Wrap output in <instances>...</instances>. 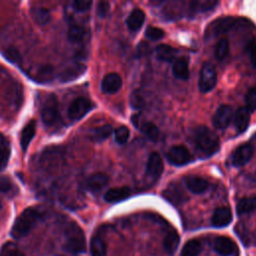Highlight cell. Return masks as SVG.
<instances>
[{"label": "cell", "instance_id": "obj_21", "mask_svg": "<svg viewBox=\"0 0 256 256\" xmlns=\"http://www.w3.org/2000/svg\"><path fill=\"white\" fill-rule=\"evenodd\" d=\"M35 133H36V122L34 120H31L25 125V127L23 128L22 133H21L20 145H21V149L23 152H25L27 150Z\"/></svg>", "mask_w": 256, "mask_h": 256}, {"label": "cell", "instance_id": "obj_22", "mask_svg": "<svg viewBox=\"0 0 256 256\" xmlns=\"http://www.w3.org/2000/svg\"><path fill=\"white\" fill-rule=\"evenodd\" d=\"M145 21V13L141 9H134L126 20L127 27L130 31H138Z\"/></svg>", "mask_w": 256, "mask_h": 256}, {"label": "cell", "instance_id": "obj_10", "mask_svg": "<svg viewBox=\"0 0 256 256\" xmlns=\"http://www.w3.org/2000/svg\"><path fill=\"white\" fill-rule=\"evenodd\" d=\"M214 251L221 256H233L238 253V246L229 237L219 236L214 240L213 243Z\"/></svg>", "mask_w": 256, "mask_h": 256}, {"label": "cell", "instance_id": "obj_18", "mask_svg": "<svg viewBox=\"0 0 256 256\" xmlns=\"http://www.w3.org/2000/svg\"><path fill=\"white\" fill-rule=\"evenodd\" d=\"M109 182V177L107 174L105 173H95L93 175H91L87 182H86V186L87 189L91 192H98L101 189H103Z\"/></svg>", "mask_w": 256, "mask_h": 256}, {"label": "cell", "instance_id": "obj_20", "mask_svg": "<svg viewBox=\"0 0 256 256\" xmlns=\"http://www.w3.org/2000/svg\"><path fill=\"white\" fill-rule=\"evenodd\" d=\"M172 73L173 75L180 80H187L189 78V65L186 58H178L174 60L172 66Z\"/></svg>", "mask_w": 256, "mask_h": 256}, {"label": "cell", "instance_id": "obj_38", "mask_svg": "<svg viewBox=\"0 0 256 256\" xmlns=\"http://www.w3.org/2000/svg\"><path fill=\"white\" fill-rule=\"evenodd\" d=\"M130 104H131V107L136 109V110H140V109H142L144 107V105H145L144 98H143V96L141 95V93L138 90H135V91H133L131 93Z\"/></svg>", "mask_w": 256, "mask_h": 256}, {"label": "cell", "instance_id": "obj_12", "mask_svg": "<svg viewBox=\"0 0 256 256\" xmlns=\"http://www.w3.org/2000/svg\"><path fill=\"white\" fill-rule=\"evenodd\" d=\"M232 221V212L229 207L223 206V207H218L214 210L212 218H211V223L214 227L221 228L228 226Z\"/></svg>", "mask_w": 256, "mask_h": 256}, {"label": "cell", "instance_id": "obj_27", "mask_svg": "<svg viewBox=\"0 0 256 256\" xmlns=\"http://www.w3.org/2000/svg\"><path fill=\"white\" fill-rule=\"evenodd\" d=\"M136 126L150 140L157 141L159 139L160 131L155 124L151 122H142V123H138Z\"/></svg>", "mask_w": 256, "mask_h": 256}, {"label": "cell", "instance_id": "obj_3", "mask_svg": "<svg viewBox=\"0 0 256 256\" xmlns=\"http://www.w3.org/2000/svg\"><path fill=\"white\" fill-rule=\"evenodd\" d=\"M64 250L68 253L79 254L86 250V241L82 229L74 222L67 225L65 229Z\"/></svg>", "mask_w": 256, "mask_h": 256}, {"label": "cell", "instance_id": "obj_39", "mask_svg": "<svg viewBox=\"0 0 256 256\" xmlns=\"http://www.w3.org/2000/svg\"><path fill=\"white\" fill-rule=\"evenodd\" d=\"M246 102V108L251 113L256 110V87L251 88L245 98Z\"/></svg>", "mask_w": 256, "mask_h": 256}, {"label": "cell", "instance_id": "obj_9", "mask_svg": "<svg viewBox=\"0 0 256 256\" xmlns=\"http://www.w3.org/2000/svg\"><path fill=\"white\" fill-rule=\"evenodd\" d=\"M167 160L175 166H183L191 161V154L189 150L182 145H175L167 152Z\"/></svg>", "mask_w": 256, "mask_h": 256}, {"label": "cell", "instance_id": "obj_28", "mask_svg": "<svg viewBox=\"0 0 256 256\" xmlns=\"http://www.w3.org/2000/svg\"><path fill=\"white\" fill-rule=\"evenodd\" d=\"M202 245L197 239H191L185 243L182 248L181 256H198L201 252Z\"/></svg>", "mask_w": 256, "mask_h": 256}, {"label": "cell", "instance_id": "obj_17", "mask_svg": "<svg viewBox=\"0 0 256 256\" xmlns=\"http://www.w3.org/2000/svg\"><path fill=\"white\" fill-rule=\"evenodd\" d=\"M186 187L195 194H200L205 192L208 187L209 183L206 179L199 177V176H188L184 179Z\"/></svg>", "mask_w": 256, "mask_h": 256}, {"label": "cell", "instance_id": "obj_26", "mask_svg": "<svg viewBox=\"0 0 256 256\" xmlns=\"http://www.w3.org/2000/svg\"><path fill=\"white\" fill-rule=\"evenodd\" d=\"M179 242H180L179 234L176 231L172 230L166 234L163 240V248L169 255H173L176 249L178 248Z\"/></svg>", "mask_w": 256, "mask_h": 256}, {"label": "cell", "instance_id": "obj_33", "mask_svg": "<svg viewBox=\"0 0 256 256\" xmlns=\"http://www.w3.org/2000/svg\"><path fill=\"white\" fill-rule=\"evenodd\" d=\"M10 156V145L7 140L0 137V170H3L8 163Z\"/></svg>", "mask_w": 256, "mask_h": 256}, {"label": "cell", "instance_id": "obj_34", "mask_svg": "<svg viewBox=\"0 0 256 256\" xmlns=\"http://www.w3.org/2000/svg\"><path fill=\"white\" fill-rule=\"evenodd\" d=\"M228 53H229V42L226 38H222L215 45V49H214L215 57L218 60H224L227 57Z\"/></svg>", "mask_w": 256, "mask_h": 256}, {"label": "cell", "instance_id": "obj_42", "mask_svg": "<svg viewBox=\"0 0 256 256\" xmlns=\"http://www.w3.org/2000/svg\"><path fill=\"white\" fill-rule=\"evenodd\" d=\"M145 36L152 40V41H155V40H159L161 39L163 36H164V31L158 27H148L145 31Z\"/></svg>", "mask_w": 256, "mask_h": 256}, {"label": "cell", "instance_id": "obj_5", "mask_svg": "<svg viewBox=\"0 0 256 256\" xmlns=\"http://www.w3.org/2000/svg\"><path fill=\"white\" fill-rule=\"evenodd\" d=\"M217 83V73L215 66L209 62L205 63L200 71L198 87L203 93L211 91Z\"/></svg>", "mask_w": 256, "mask_h": 256}, {"label": "cell", "instance_id": "obj_41", "mask_svg": "<svg viewBox=\"0 0 256 256\" xmlns=\"http://www.w3.org/2000/svg\"><path fill=\"white\" fill-rule=\"evenodd\" d=\"M2 54L7 60H9L12 63H19L21 60V56H20L19 52L16 49H14L13 47L6 48L5 50L2 51Z\"/></svg>", "mask_w": 256, "mask_h": 256}, {"label": "cell", "instance_id": "obj_40", "mask_svg": "<svg viewBox=\"0 0 256 256\" xmlns=\"http://www.w3.org/2000/svg\"><path fill=\"white\" fill-rule=\"evenodd\" d=\"M15 186L13 182L7 177H0V193L9 195L14 193Z\"/></svg>", "mask_w": 256, "mask_h": 256}, {"label": "cell", "instance_id": "obj_37", "mask_svg": "<svg viewBox=\"0 0 256 256\" xmlns=\"http://www.w3.org/2000/svg\"><path fill=\"white\" fill-rule=\"evenodd\" d=\"M129 136H130V132H129V129L126 126H120L114 132L115 142L119 145L125 144L128 141Z\"/></svg>", "mask_w": 256, "mask_h": 256}, {"label": "cell", "instance_id": "obj_11", "mask_svg": "<svg viewBox=\"0 0 256 256\" xmlns=\"http://www.w3.org/2000/svg\"><path fill=\"white\" fill-rule=\"evenodd\" d=\"M253 155V148L250 144H242L238 146L230 157L231 164L234 167L244 166L249 162Z\"/></svg>", "mask_w": 256, "mask_h": 256}, {"label": "cell", "instance_id": "obj_29", "mask_svg": "<svg viewBox=\"0 0 256 256\" xmlns=\"http://www.w3.org/2000/svg\"><path fill=\"white\" fill-rule=\"evenodd\" d=\"M256 210V197L242 198L237 204V213L239 215L247 214Z\"/></svg>", "mask_w": 256, "mask_h": 256}, {"label": "cell", "instance_id": "obj_6", "mask_svg": "<svg viewBox=\"0 0 256 256\" xmlns=\"http://www.w3.org/2000/svg\"><path fill=\"white\" fill-rule=\"evenodd\" d=\"M236 23V19L231 16H225L218 18L214 21H212L208 27L206 28L205 31V37L208 38H213L216 36H219L223 33H226L230 29L233 28V26Z\"/></svg>", "mask_w": 256, "mask_h": 256}, {"label": "cell", "instance_id": "obj_7", "mask_svg": "<svg viewBox=\"0 0 256 256\" xmlns=\"http://www.w3.org/2000/svg\"><path fill=\"white\" fill-rule=\"evenodd\" d=\"M93 107L94 105L89 99L85 97H78L71 102L67 111L68 116L71 120H80L86 114H88L93 109Z\"/></svg>", "mask_w": 256, "mask_h": 256}, {"label": "cell", "instance_id": "obj_19", "mask_svg": "<svg viewBox=\"0 0 256 256\" xmlns=\"http://www.w3.org/2000/svg\"><path fill=\"white\" fill-rule=\"evenodd\" d=\"M86 70V66L81 63H76L69 66L66 70L62 71L59 75V80L61 82H68L73 81L80 77Z\"/></svg>", "mask_w": 256, "mask_h": 256}, {"label": "cell", "instance_id": "obj_23", "mask_svg": "<svg viewBox=\"0 0 256 256\" xmlns=\"http://www.w3.org/2000/svg\"><path fill=\"white\" fill-rule=\"evenodd\" d=\"M163 197H165L169 202L173 204H179L185 199V195L182 189L176 184L172 183L165 190H163Z\"/></svg>", "mask_w": 256, "mask_h": 256}, {"label": "cell", "instance_id": "obj_8", "mask_svg": "<svg viewBox=\"0 0 256 256\" xmlns=\"http://www.w3.org/2000/svg\"><path fill=\"white\" fill-rule=\"evenodd\" d=\"M234 111L231 106L227 104L220 105L217 110L215 111L213 117H212V123L216 129H225L227 128L231 121L233 120Z\"/></svg>", "mask_w": 256, "mask_h": 256}, {"label": "cell", "instance_id": "obj_16", "mask_svg": "<svg viewBox=\"0 0 256 256\" xmlns=\"http://www.w3.org/2000/svg\"><path fill=\"white\" fill-rule=\"evenodd\" d=\"M234 126L238 133H243L247 130L250 123V112L246 107H240L233 116Z\"/></svg>", "mask_w": 256, "mask_h": 256}, {"label": "cell", "instance_id": "obj_31", "mask_svg": "<svg viewBox=\"0 0 256 256\" xmlns=\"http://www.w3.org/2000/svg\"><path fill=\"white\" fill-rule=\"evenodd\" d=\"M112 126L109 124L100 126L95 128L92 132H91V139L94 142H101L106 140L111 134H112Z\"/></svg>", "mask_w": 256, "mask_h": 256}, {"label": "cell", "instance_id": "obj_32", "mask_svg": "<svg viewBox=\"0 0 256 256\" xmlns=\"http://www.w3.org/2000/svg\"><path fill=\"white\" fill-rule=\"evenodd\" d=\"M33 19L40 25H45L50 21L51 15L48 9L44 7H33L31 9Z\"/></svg>", "mask_w": 256, "mask_h": 256}, {"label": "cell", "instance_id": "obj_13", "mask_svg": "<svg viewBox=\"0 0 256 256\" xmlns=\"http://www.w3.org/2000/svg\"><path fill=\"white\" fill-rule=\"evenodd\" d=\"M122 86V78L117 73H108L101 81V90L106 94H114Z\"/></svg>", "mask_w": 256, "mask_h": 256}, {"label": "cell", "instance_id": "obj_30", "mask_svg": "<svg viewBox=\"0 0 256 256\" xmlns=\"http://www.w3.org/2000/svg\"><path fill=\"white\" fill-rule=\"evenodd\" d=\"M90 251L92 256H105L106 255V244L104 240L96 235L91 239Z\"/></svg>", "mask_w": 256, "mask_h": 256}, {"label": "cell", "instance_id": "obj_44", "mask_svg": "<svg viewBox=\"0 0 256 256\" xmlns=\"http://www.w3.org/2000/svg\"><path fill=\"white\" fill-rule=\"evenodd\" d=\"M246 51L250 58L251 63L253 64L254 67H256V42L253 40L250 41L246 46Z\"/></svg>", "mask_w": 256, "mask_h": 256}, {"label": "cell", "instance_id": "obj_47", "mask_svg": "<svg viewBox=\"0 0 256 256\" xmlns=\"http://www.w3.org/2000/svg\"><path fill=\"white\" fill-rule=\"evenodd\" d=\"M0 209H1V203H0Z\"/></svg>", "mask_w": 256, "mask_h": 256}, {"label": "cell", "instance_id": "obj_1", "mask_svg": "<svg viewBox=\"0 0 256 256\" xmlns=\"http://www.w3.org/2000/svg\"><path fill=\"white\" fill-rule=\"evenodd\" d=\"M193 142L203 157H211L220 148L218 136L206 126H198L193 133Z\"/></svg>", "mask_w": 256, "mask_h": 256}, {"label": "cell", "instance_id": "obj_14", "mask_svg": "<svg viewBox=\"0 0 256 256\" xmlns=\"http://www.w3.org/2000/svg\"><path fill=\"white\" fill-rule=\"evenodd\" d=\"M163 168L161 156L157 152L151 153L146 164V173L152 178H158L162 174Z\"/></svg>", "mask_w": 256, "mask_h": 256}, {"label": "cell", "instance_id": "obj_4", "mask_svg": "<svg viewBox=\"0 0 256 256\" xmlns=\"http://www.w3.org/2000/svg\"><path fill=\"white\" fill-rule=\"evenodd\" d=\"M41 120L46 127H53L60 121L59 105L54 95H50L46 99L41 109Z\"/></svg>", "mask_w": 256, "mask_h": 256}, {"label": "cell", "instance_id": "obj_15", "mask_svg": "<svg viewBox=\"0 0 256 256\" xmlns=\"http://www.w3.org/2000/svg\"><path fill=\"white\" fill-rule=\"evenodd\" d=\"M131 195V189L127 186L114 187L108 189L104 194L105 201L109 203H116L127 199Z\"/></svg>", "mask_w": 256, "mask_h": 256}, {"label": "cell", "instance_id": "obj_43", "mask_svg": "<svg viewBox=\"0 0 256 256\" xmlns=\"http://www.w3.org/2000/svg\"><path fill=\"white\" fill-rule=\"evenodd\" d=\"M72 5L77 12H86L91 8L92 2L85 0H76L72 3Z\"/></svg>", "mask_w": 256, "mask_h": 256}, {"label": "cell", "instance_id": "obj_24", "mask_svg": "<svg viewBox=\"0 0 256 256\" xmlns=\"http://www.w3.org/2000/svg\"><path fill=\"white\" fill-rule=\"evenodd\" d=\"M68 40L72 43H82L87 37V30L78 24H71L68 29Z\"/></svg>", "mask_w": 256, "mask_h": 256}, {"label": "cell", "instance_id": "obj_2", "mask_svg": "<svg viewBox=\"0 0 256 256\" xmlns=\"http://www.w3.org/2000/svg\"><path fill=\"white\" fill-rule=\"evenodd\" d=\"M43 212L41 209L36 207H28L26 208L15 220L12 229L11 236L15 239H19L25 237L37 224V222L41 219Z\"/></svg>", "mask_w": 256, "mask_h": 256}, {"label": "cell", "instance_id": "obj_46", "mask_svg": "<svg viewBox=\"0 0 256 256\" xmlns=\"http://www.w3.org/2000/svg\"><path fill=\"white\" fill-rule=\"evenodd\" d=\"M110 10V4L108 2H100L97 5V15L100 18L105 17Z\"/></svg>", "mask_w": 256, "mask_h": 256}, {"label": "cell", "instance_id": "obj_35", "mask_svg": "<svg viewBox=\"0 0 256 256\" xmlns=\"http://www.w3.org/2000/svg\"><path fill=\"white\" fill-rule=\"evenodd\" d=\"M217 4H218V2L211 1V0H196V1H192L190 3L192 10H194L196 12H204V11L211 10Z\"/></svg>", "mask_w": 256, "mask_h": 256}, {"label": "cell", "instance_id": "obj_36", "mask_svg": "<svg viewBox=\"0 0 256 256\" xmlns=\"http://www.w3.org/2000/svg\"><path fill=\"white\" fill-rule=\"evenodd\" d=\"M0 256H25V254L17 247L16 244L7 242L2 246L0 250Z\"/></svg>", "mask_w": 256, "mask_h": 256}, {"label": "cell", "instance_id": "obj_45", "mask_svg": "<svg viewBox=\"0 0 256 256\" xmlns=\"http://www.w3.org/2000/svg\"><path fill=\"white\" fill-rule=\"evenodd\" d=\"M53 69L51 66H43L38 71V78L41 80H50L52 78Z\"/></svg>", "mask_w": 256, "mask_h": 256}, {"label": "cell", "instance_id": "obj_25", "mask_svg": "<svg viewBox=\"0 0 256 256\" xmlns=\"http://www.w3.org/2000/svg\"><path fill=\"white\" fill-rule=\"evenodd\" d=\"M156 57L164 62H172L175 60V55L177 53V50L167 44H160L155 49Z\"/></svg>", "mask_w": 256, "mask_h": 256}, {"label": "cell", "instance_id": "obj_48", "mask_svg": "<svg viewBox=\"0 0 256 256\" xmlns=\"http://www.w3.org/2000/svg\"><path fill=\"white\" fill-rule=\"evenodd\" d=\"M255 138H256V134H255Z\"/></svg>", "mask_w": 256, "mask_h": 256}]
</instances>
